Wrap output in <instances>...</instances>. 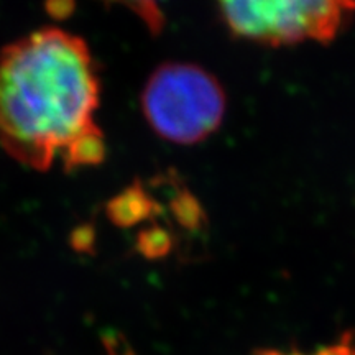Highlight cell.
I'll use <instances>...</instances> for the list:
<instances>
[{
    "label": "cell",
    "mask_w": 355,
    "mask_h": 355,
    "mask_svg": "<svg viewBox=\"0 0 355 355\" xmlns=\"http://www.w3.org/2000/svg\"><path fill=\"white\" fill-rule=\"evenodd\" d=\"M101 81L87 43L60 28L38 30L0 51V146L46 171L56 153L94 125Z\"/></svg>",
    "instance_id": "cell-1"
},
{
    "label": "cell",
    "mask_w": 355,
    "mask_h": 355,
    "mask_svg": "<svg viewBox=\"0 0 355 355\" xmlns=\"http://www.w3.org/2000/svg\"><path fill=\"white\" fill-rule=\"evenodd\" d=\"M227 97L214 74L198 64L166 63L152 73L141 92V110L163 140L196 145L219 130Z\"/></svg>",
    "instance_id": "cell-2"
},
{
    "label": "cell",
    "mask_w": 355,
    "mask_h": 355,
    "mask_svg": "<svg viewBox=\"0 0 355 355\" xmlns=\"http://www.w3.org/2000/svg\"><path fill=\"white\" fill-rule=\"evenodd\" d=\"M230 35L261 46L327 44L355 17V0H216Z\"/></svg>",
    "instance_id": "cell-3"
},
{
    "label": "cell",
    "mask_w": 355,
    "mask_h": 355,
    "mask_svg": "<svg viewBox=\"0 0 355 355\" xmlns=\"http://www.w3.org/2000/svg\"><path fill=\"white\" fill-rule=\"evenodd\" d=\"M162 209L158 201L145 189L139 180L115 194L105 204V216L115 227L130 229L157 217Z\"/></svg>",
    "instance_id": "cell-4"
},
{
    "label": "cell",
    "mask_w": 355,
    "mask_h": 355,
    "mask_svg": "<svg viewBox=\"0 0 355 355\" xmlns=\"http://www.w3.org/2000/svg\"><path fill=\"white\" fill-rule=\"evenodd\" d=\"M61 153H63L66 171H73L83 166L101 165L107 155L104 133L94 123L79 133L76 139L71 140Z\"/></svg>",
    "instance_id": "cell-5"
},
{
    "label": "cell",
    "mask_w": 355,
    "mask_h": 355,
    "mask_svg": "<svg viewBox=\"0 0 355 355\" xmlns=\"http://www.w3.org/2000/svg\"><path fill=\"white\" fill-rule=\"evenodd\" d=\"M173 242L170 230L159 224H152L137 235L135 248L146 260H159L171 254Z\"/></svg>",
    "instance_id": "cell-6"
},
{
    "label": "cell",
    "mask_w": 355,
    "mask_h": 355,
    "mask_svg": "<svg viewBox=\"0 0 355 355\" xmlns=\"http://www.w3.org/2000/svg\"><path fill=\"white\" fill-rule=\"evenodd\" d=\"M170 212L176 224L186 230H199L204 224V211L199 204L198 198L188 189H180L170 201Z\"/></svg>",
    "instance_id": "cell-7"
},
{
    "label": "cell",
    "mask_w": 355,
    "mask_h": 355,
    "mask_svg": "<svg viewBox=\"0 0 355 355\" xmlns=\"http://www.w3.org/2000/svg\"><path fill=\"white\" fill-rule=\"evenodd\" d=\"M105 3H121L139 15L152 35H159L165 28V15L158 7V0H102Z\"/></svg>",
    "instance_id": "cell-8"
},
{
    "label": "cell",
    "mask_w": 355,
    "mask_h": 355,
    "mask_svg": "<svg viewBox=\"0 0 355 355\" xmlns=\"http://www.w3.org/2000/svg\"><path fill=\"white\" fill-rule=\"evenodd\" d=\"M96 241L97 234L96 227L92 224H81L76 225L69 234V247L73 248L78 254H86L92 255L96 252Z\"/></svg>",
    "instance_id": "cell-9"
},
{
    "label": "cell",
    "mask_w": 355,
    "mask_h": 355,
    "mask_svg": "<svg viewBox=\"0 0 355 355\" xmlns=\"http://www.w3.org/2000/svg\"><path fill=\"white\" fill-rule=\"evenodd\" d=\"M44 10L53 20H68L76 10V0H44Z\"/></svg>",
    "instance_id": "cell-10"
},
{
    "label": "cell",
    "mask_w": 355,
    "mask_h": 355,
    "mask_svg": "<svg viewBox=\"0 0 355 355\" xmlns=\"http://www.w3.org/2000/svg\"><path fill=\"white\" fill-rule=\"evenodd\" d=\"M266 355H304V354H279V352H273V354H266Z\"/></svg>",
    "instance_id": "cell-11"
}]
</instances>
